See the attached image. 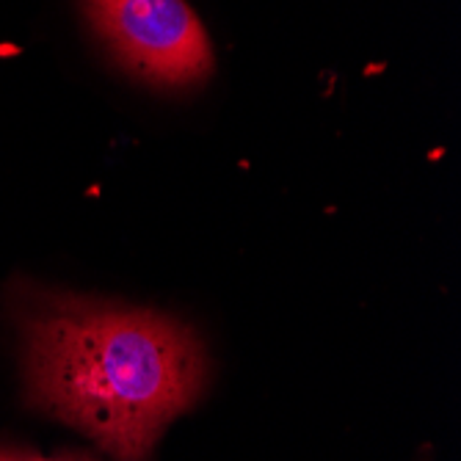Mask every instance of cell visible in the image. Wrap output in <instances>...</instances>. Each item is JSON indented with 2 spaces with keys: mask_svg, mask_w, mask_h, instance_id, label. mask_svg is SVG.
Instances as JSON below:
<instances>
[{
  "mask_svg": "<svg viewBox=\"0 0 461 461\" xmlns=\"http://www.w3.org/2000/svg\"><path fill=\"white\" fill-rule=\"evenodd\" d=\"M31 406L116 461H147L207 382L194 331L172 318L23 285L14 296Z\"/></svg>",
  "mask_w": 461,
  "mask_h": 461,
  "instance_id": "cell-1",
  "label": "cell"
},
{
  "mask_svg": "<svg viewBox=\"0 0 461 461\" xmlns=\"http://www.w3.org/2000/svg\"><path fill=\"white\" fill-rule=\"evenodd\" d=\"M113 56L163 86L202 80L213 67L211 41L185 0H83Z\"/></svg>",
  "mask_w": 461,
  "mask_h": 461,
  "instance_id": "cell-2",
  "label": "cell"
},
{
  "mask_svg": "<svg viewBox=\"0 0 461 461\" xmlns=\"http://www.w3.org/2000/svg\"><path fill=\"white\" fill-rule=\"evenodd\" d=\"M0 461H25V453L14 447H0Z\"/></svg>",
  "mask_w": 461,
  "mask_h": 461,
  "instance_id": "cell-3",
  "label": "cell"
},
{
  "mask_svg": "<svg viewBox=\"0 0 461 461\" xmlns=\"http://www.w3.org/2000/svg\"><path fill=\"white\" fill-rule=\"evenodd\" d=\"M36 461H41V458H36Z\"/></svg>",
  "mask_w": 461,
  "mask_h": 461,
  "instance_id": "cell-4",
  "label": "cell"
}]
</instances>
